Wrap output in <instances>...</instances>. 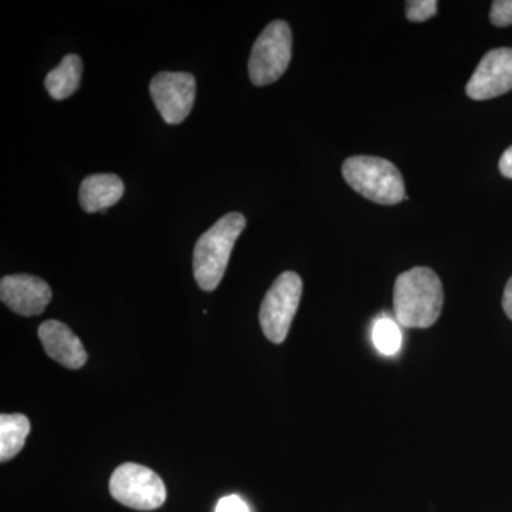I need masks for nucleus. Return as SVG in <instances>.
Returning <instances> with one entry per match:
<instances>
[{
	"instance_id": "9",
	"label": "nucleus",
	"mask_w": 512,
	"mask_h": 512,
	"mask_svg": "<svg viewBox=\"0 0 512 512\" xmlns=\"http://www.w3.org/2000/svg\"><path fill=\"white\" fill-rule=\"evenodd\" d=\"M52 296V288L37 276L9 275L0 281V299L18 315H40L52 301Z\"/></svg>"
},
{
	"instance_id": "16",
	"label": "nucleus",
	"mask_w": 512,
	"mask_h": 512,
	"mask_svg": "<svg viewBox=\"0 0 512 512\" xmlns=\"http://www.w3.org/2000/svg\"><path fill=\"white\" fill-rule=\"evenodd\" d=\"M490 19L498 28L512 25V0H495L491 5Z\"/></svg>"
},
{
	"instance_id": "11",
	"label": "nucleus",
	"mask_w": 512,
	"mask_h": 512,
	"mask_svg": "<svg viewBox=\"0 0 512 512\" xmlns=\"http://www.w3.org/2000/svg\"><path fill=\"white\" fill-rule=\"evenodd\" d=\"M124 183L114 174H93L84 178L79 190V201L84 211L106 212L121 200Z\"/></svg>"
},
{
	"instance_id": "6",
	"label": "nucleus",
	"mask_w": 512,
	"mask_h": 512,
	"mask_svg": "<svg viewBox=\"0 0 512 512\" xmlns=\"http://www.w3.org/2000/svg\"><path fill=\"white\" fill-rule=\"evenodd\" d=\"M114 500L133 510H157L167 500V488L157 473L136 463H126L110 478Z\"/></svg>"
},
{
	"instance_id": "3",
	"label": "nucleus",
	"mask_w": 512,
	"mask_h": 512,
	"mask_svg": "<svg viewBox=\"0 0 512 512\" xmlns=\"http://www.w3.org/2000/svg\"><path fill=\"white\" fill-rule=\"evenodd\" d=\"M342 174L353 190L377 204H399L406 198L402 174L384 158L350 157L343 163Z\"/></svg>"
},
{
	"instance_id": "12",
	"label": "nucleus",
	"mask_w": 512,
	"mask_h": 512,
	"mask_svg": "<svg viewBox=\"0 0 512 512\" xmlns=\"http://www.w3.org/2000/svg\"><path fill=\"white\" fill-rule=\"evenodd\" d=\"M83 62L77 55H67L56 69L47 74L45 86L55 100H66L79 90L82 83Z\"/></svg>"
},
{
	"instance_id": "8",
	"label": "nucleus",
	"mask_w": 512,
	"mask_h": 512,
	"mask_svg": "<svg viewBox=\"0 0 512 512\" xmlns=\"http://www.w3.org/2000/svg\"><path fill=\"white\" fill-rule=\"evenodd\" d=\"M512 90V49L490 50L478 63L470 82L467 96L473 100H490Z\"/></svg>"
},
{
	"instance_id": "4",
	"label": "nucleus",
	"mask_w": 512,
	"mask_h": 512,
	"mask_svg": "<svg viewBox=\"0 0 512 512\" xmlns=\"http://www.w3.org/2000/svg\"><path fill=\"white\" fill-rule=\"evenodd\" d=\"M292 59V32L284 20H274L255 40L248 72L255 86H268L281 79Z\"/></svg>"
},
{
	"instance_id": "15",
	"label": "nucleus",
	"mask_w": 512,
	"mask_h": 512,
	"mask_svg": "<svg viewBox=\"0 0 512 512\" xmlns=\"http://www.w3.org/2000/svg\"><path fill=\"white\" fill-rule=\"evenodd\" d=\"M439 3L436 0H410L407 2L406 15L410 22H426L437 13Z\"/></svg>"
},
{
	"instance_id": "10",
	"label": "nucleus",
	"mask_w": 512,
	"mask_h": 512,
	"mask_svg": "<svg viewBox=\"0 0 512 512\" xmlns=\"http://www.w3.org/2000/svg\"><path fill=\"white\" fill-rule=\"evenodd\" d=\"M39 339L47 355L67 369H80L87 362L82 340L74 335L66 323L46 320L40 325Z\"/></svg>"
},
{
	"instance_id": "13",
	"label": "nucleus",
	"mask_w": 512,
	"mask_h": 512,
	"mask_svg": "<svg viewBox=\"0 0 512 512\" xmlns=\"http://www.w3.org/2000/svg\"><path fill=\"white\" fill-rule=\"evenodd\" d=\"M30 433V421L23 414L0 416V460L2 463L18 456Z\"/></svg>"
},
{
	"instance_id": "14",
	"label": "nucleus",
	"mask_w": 512,
	"mask_h": 512,
	"mask_svg": "<svg viewBox=\"0 0 512 512\" xmlns=\"http://www.w3.org/2000/svg\"><path fill=\"white\" fill-rule=\"evenodd\" d=\"M372 339L382 355L393 356L402 348V332L390 318H380L373 325Z\"/></svg>"
},
{
	"instance_id": "5",
	"label": "nucleus",
	"mask_w": 512,
	"mask_h": 512,
	"mask_svg": "<svg viewBox=\"0 0 512 512\" xmlns=\"http://www.w3.org/2000/svg\"><path fill=\"white\" fill-rule=\"evenodd\" d=\"M301 298V276L288 271L276 278L274 285L266 292L259 311V322L268 340L274 343L284 342Z\"/></svg>"
},
{
	"instance_id": "2",
	"label": "nucleus",
	"mask_w": 512,
	"mask_h": 512,
	"mask_svg": "<svg viewBox=\"0 0 512 512\" xmlns=\"http://www.w3.org/2000/svg\"><path fill=\"white\" fill-rule=\"evenodd\" d=\"M245 227L247 220L244 215L229 212L198 239L194 248L192 269L195 282L202 291L211 292L220 285L235 242Z\"/></svg>"
},
{
	"instance_id": "19",
	"label": "nucleus",
	"mask_w": 512,
	"mask_h": 512,
	"mask_svg": "<svg viewBox=\"0 0 512 512\" xmlns=\"http://www.w3.org/2000/svg\"><path fill=\"white\" fill-rule=\"evenodd\" d=\"M503 308L505 315L512 320V278L507 282L504 289Z\"/></svg>"
},
{
	"instance_id": "18",
	"label": "nucleus",
	"mask_w": 512,
	"mask_h": 512,
	"mask_svg": "<svg viewBox=\"0 0 512 512\" xmlns=\"http://www.w3.org/2000/svg\"><path fill=\"white\" fill-rule=\"evenodd\" d=\"M500 171L505 178L512 180V146L500 158Z\"/></svg>"
},
{
	"instance_id": "17",
	"label": "nucleus",
	"mask_w": 512,
	"mask_h": 512,
	"mask_svg": "<svg viewBox=\"0 0 512 512\" xmlns=\"http://www.w3.org/2000/svg\"><path fill=\"white\" fill-rule=\"evenodd\" d=\"M215 512H249L247 503L238 495H228L218 501Z\"/></svg>"
},
{
	"instance_id": "1",
	"label": "nucleus",
	"mask_w": 512,
	"mask_h": 512,
	"mask_svg": "<svg viewBox=\"0 0 512 512\" xmlns=\"http://www.w3.org/2000/svg\"><path fill=\"white\" fill-rule=\"evenodd\" d=\"M443 285L433 269L416 266L397 276L393 289L394 318L406 328L426 329L440 318Z\"/></svg>"
},
{
	"instance_id": "7",
	"label": "nucleus",
	"mask_w": 512,
	"mask_h": 512,
	"mask_svg": "<svg viewBox=\"0 0 512 512\" xmlns=\"http://www.w3.org/2000/svg\"><path fill=\"white\" fill-rule=\"evenodd\" d=\"M150 93L165 123L180 124L194 107L197 82L191 73L161 72L151 80Z\"/></svg>"
}]
</instances>
